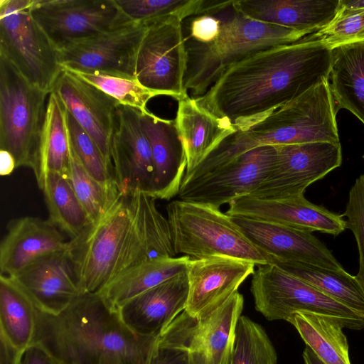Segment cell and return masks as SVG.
I'll return each instance as SVG.
<instances>
[{
	"label": "cell",
	"mask_w": 364,
	"mask_h": 364,
	"mask_svg": "<svg viewBox=\"0 0 364 364\" xmlns=\"http://www.w3.org/2000/svg\"><path fill=\"white\" fill-rule=\"evenodd\" d=\"M331 60V48L309 34L235 63L194 100L226 129L243 131L328 80Z\"/></svg>",
	"instance_id": "cell-1"
},
{
	"label": "cell",
	"mask_w": 364,
	"mask_h": 364,
	"mask_svg": "<svg viewBox=\"0 0 364 364\" xmlns=\"http://www.w3.org/2000/svg\"><path fill=\"white\" fill-rule=\"evenodd\" d=\"M155 200L141 191L119 193L98 220L68 242L80 294L98 293L142 262L176 256L168 221Z\"/></svg>",
	"instance_id": "cell-2"
},
{
	"label": "cell",
	"mask_w": 364,
	"mask_h": 364,
	"mask_svg": "<svg viewBox=\"0 0 364 364\" xmlns=\"http://www.w3.org/2000/svg\"><path fill=\"white\" fill-rule=\"evenodd\" d=\"M186 51L185 93L204 95L230 67L267 48L296 42L305 32L256 21L242 14L235 0H201L181 21Z\"/></svg>",
	"instance_id": "cell-3"
},
{
	"label": "cell",
	"mask_w": 364,
	"mask_h": 364,
	"mask_svg": "<svg viewBox=\"0 0 364 364\" xmlns=\"http://www.w3.org/2000/svg\"><path fill=\"white\" fill-rule=\"evenodd\" d=\"M33 342L60 364H149L159 336L134 333L98 293H83L58 315L36 306Z\"/></svg>",
	"instance_id": "cell-4"
},
{
	"label": "cell",
	"mask_w": 364,
	"mask_h": 364,
	"mask_svg": "<svg viewBox=\"0 0 364 364\" xmlns=\"http://www.w3.org/2000/svg\"><path fill=\"white\" fill-rule=\"evenodd\" d=\"M337 111L328 80H323L247 129L225 137L194 169V174L204 176L259 146L339 143Z\"/></svg>",
	"instance_id": "cell-5"
},
{
	"label": "cell",
	"mask_w": 364,
	"mask_h": 364,
	"mask_svg": "<svg viewBox=\"0 0 364 364\" xmlns=\"http://www.w3.org/2000/svg\"><path fill=\"white\" fill-rule=\"evenodd\" d=\"M176 255L191 259L227 257L268 264L264 254L220 208L175 200L166 208Z\"/></svg>",
	"instance_id": "cell-6"
},
{
	"label": "cell",
	"mask_w": 364,
	"mask_h": 364,
	"mask_svg": "<svg viewBox=\"0 0 364 364\" xmlns=\"http://www.w3.org/2000/svg\"><path fill=\"white\" fill-rule=\"evenodd\" d=\"M250 291L255 309L267 320L289 321L297 312L318 315L351 330L364 328L361 314L277 266H257Z\"/></svg>",
	"instance_id": "cell-7"
},
{
	"label": "cell",
	"mask_w": 364,
	"mask_h": 364,
	"mask_svg": "<svg viewBox=\"0 0 364 364\" xmlns=\"http://www.w3.org/2000/svg\"><path fill=\"white\" fill-rule=\"evenodd\" d=\"M48 95L0 55V149L12 154L16 168L36 167Z\"/></svg>",
	"instance_id": "cell-8"
},
{
	"label": "cell",
	"mask_w": 364,
	"mask_h": 364,
	"mask_svg": "<svg viewBox=\"0 0 364 364\" xmlns=\"http://www.w3.org/2000/svg\"><path fill=\"white\" fill-rule=\"evenodd\" d=\"M33 0H0V55L50 94L63 70L58 49L35 19Z\"/></svg>",
	"instance_id": "cell-9"
},
{
	"label": "cell",
	"mask_w": 364,
	"mask_h": 364,
	"mask_svg": "<svg viewBox=\"0 0 364 364\" xmlns=\"http://www.w3.org/2000/svg\"><path fill=\"white\" fill-rule=\"evenodd\" d=\"M244 298L238 291L202 318L185 311L159 334L158 345L181 350L188 364H230Z\"/></svg>",
	"instance_id": "cell-10"
},
{
	"label": "cell",
	"mask_w": 364,
	"mask_h": 364,
	"mask_svg": "<svg viewBox=\"0 0 364 364\" xmlns=\"http://www.w3.org/2000/svg\"><path fill=\"white\" fill-rule=\"evenodd\" d=\"M183 18L170 16L146 27L136 58L135 76L156 95L178 101L188 97L183 90L186 51L181 28Z\"/></svg>",
	"instance_id": "cell-11"
},
{
	"label": "cell",
	"mask_w": 364,
	"mask_h": 364,
	"mask_svg": "<svg viewBox=\"0 0 364 364\" xmlns=\"http://www.w3.org/2000/svg\"><path fill=\"white\" fill-rule=\"evenodd\" d=\"M267 177L249 196L283 200L304 196L308 186L342 164L341 143L309 142L274 146Z\"/></svg>",
	"instance_id": "cell-12"
},
{
	"label": "cell",
	"mask_w": 364,
	"mask_h": 364,
	"mask_svg": "<svg viewBox=\"0 0 364 364\" xmlns=\"http://www.w3.org/2000/svg\"><path fill=\"white\" fill-rule=\"evenodd\" d=\"M32 13L58 50L132 22L116 0H33Z\"/></svg>",
	"instance_id": "cell-13"
},
{
	"label": "cell",
	"mask_w": 364,
	"mask_h": 364,
	"mask_svg": "<svg viewBox=\"0 0 364 364\" xmlns=\"http://www.w3.org/2000/svg\"><path fill=\"white\" fill-rule=\"evenodd\" d=\"M275 158L274 146L257 147L202 178L181 184L178 196L220 208L250 195L267 177Z\"/></svg>",
	"instance_id": "cell-14"
},
{
	"label": "cell",
	"mask_w": 364,
	"mask_h": 364,
	"mask_svg": "<svg viewBox=\"0 0 364 364\" xmlns=\"http://www.w3.org/2000/svg\"><path fill=\"white\" fill-rule=\"evenodd\" d=\"M146 26L129 22L58 50L63 70L135 78L137 51Z\"/></svg>",
	"instance_id": "cell-15"
},
{
	"label": "cell",
	"mask_w": 364,
	"mask_h": 364,
	"mask_svg": "<svg viewBox=\"0 0 364 364\" xmlns=\"http://www.w3.org/2000/svg\"><path fill=\"white\" fill-rule=\"evenodd\" d=\"M110 152L119 193L127 196L141 191L150 195L154 167L139 110L117 107Z\"/></svg>",
	"instance_id": "cell-16"
},
{
	"label": "cell",
	"mask_w": 364,
	"mask_h": 364,
	"mask_svg": "<svg viewBox=\"0 0 364 364\" xmlns=\"http://www.w3.org/2000/svg\"><path fill=\"white\" fill-rule=\"evenodd\" d=\"M255 267L252 262L227 257L191 258L184 311L196 318L207 316L237 291L240 284L254 274Z\"/></svg>",
	"instance_id": "cell-17"
},
{
	"label": "cell",
	"mask_w": 364,
	"mask_h": 364,
	"mask_svg": "<svg viewBox=\"0 0 364 364\" xmlns=\"http://www.w3.org/2000/svg\"><path fill=\"white\" fill-rule=\"evenodd\" d=\"M230 217L266 257L344 270L331 252L312 232L265 220Z\"/></svg>",
	"instance_id": "cell-18"
},
{
	"label": "cell",
	"mask_w": 364,
	"mask_h": 364,
	"mask_svg": "<svg viewBox=\"0 0 364 364\" xmlns=\"http://www.w3.org/2000/svg\"><path fill=\"white\" fill-rule=\"evenodd\" d=\"M53 91L58 95L67 111L92 139L107 163L113 166L110 145L119 104L65 70L58 77Z\"/></svg>",
	"instance_id": "cell-19"
},
{
	"label": "cell",
	"mask_w": 364,
	"mask_h": 364,
	"mask_svg": "<svg viewBox=\"0 0 364 364\" xmlns=\"http://www.w3.org/2000/svg\"><path fill=\"white\" fill-rule=\"evenodd\" d=\"M226 213L275 223L310 232H320L336 236L346 228L343 214L316 205L304 196L283 200L241 197L230 203Z\"/></svg>",
	"instance_id": "cell-20"
},
{
	"label": "cell",
	"mask_w": 364,
	"mask_h": 364,
	"mask_svg": "<svg viewBox=\"0 0 364 364\" xmlns=\"http://www.w3.org/2000/svg\"><path fill=\"white\" fill-rule=\"evenodd\" d=\"M188 296L187 271L134 296L117 311L134 333L159 336L185 310Z\"/></svg>",
	"instance_id": "cell-21"
},
{
	"label": "cell",
	"mask_w": 364,
	"mask_h": 364,
	"mask_svg": "<svg viewBox=\"0 0 364 364\" xmlns=\"http://www.w3.org/2000/svg\"><path fill=\"white\" fill-rule=\"evenodd\" d=\"M13 277L48 314H59L80 294L68 248L41 257Z\"/></svg>",
	"instance_id": "cell-22"
},
{
	"label": "cell",
	"mask_w": 364,
	"mask_h": 364,
	"mask_svg": "<svg viewBox=\"0 0 364 364\" xmlns=\"http://www.w3.org/2000/svg\"><path fill=\"white\" fill-rule=\"evenodd\" d=\"M68 247L62 232L48 220L31 216L11 220L0 245L1 274L16 277L41 257Z\"/></svg>",
	"instance_id": "cell-23"
},
{
	"label": "cell",
	"mask_w": 364,
	"mask_h": 364,
	"mask_svg": "<svg viewBox=\"0 0 364 364\" xmlns=\"http://www.w3.org/2000/svg\"><path fill=\"white\" fill-rule=\"evenodd\" d=\"M140 118L149 141L154 167L149 196L156 200H171L178 196L187 167L175 120L162 119L148 109L140 112Z\"/></svg>",
	"instance_id": "cell-24"
},
{
	"label": "cell",
	"mask_w": 364,
	"mask_h": 364,
	"mask_svg": "<svg viewBox=\"0 0 364 364\" xmlns=\"http://www.w3.org/2000/svg\"><path fill=\"white\" fill-rule=\"evenodd\" d=\"M249 18L307 34L327 26L336 17L339 0H235Z\"/></svg>",
	"instance_id": "cell-25"
},
{
	"label": "cell",
	"mask_w": 364,
	"mask_h": 364,
	"mask_svg": "<svg viewBox=\"0 0 364 364\" xmlns=\"http://www.w3.org/2000/svg\"><path fill=\"white\" fill-rule=\"evenodd\" d=\"M174 120L187 161L185 175L191 173L225 137L235 133L190 97L178 101Z\"/></svg>",
	"instance_id": "cell-26"
},
{
	"label": "cell",
	"mask_w": 364,
	"mask_h": 364,
	"mask_svg": "<svg viewBox=\"0 0 364 364\" xmlns=\"http://www.w3.org/2000/svg\"><path fill=\"white\" fill-rule=\"evenodd\" d=\"M329 85L336 109H348L364 124V41L331 49Z\"/></svg>",
	"instance_id": "cell-27"
},
{
	"label": "cell",
	"mask_w": 364,
	"mask_h": 364,
	"mask_svg": "<svg viewBox=\"0 0 364 364\" xmlns=\"http://www.w3.org/2000/svg\"><path fill=\"white\" fill-rule=\"evenodd\" d=\"M190 259L183 255L142 262L118 274L98 294L117 311L139 294L186 272Z\"/></svg>",
	"instance_id": "cell-28"
},
{
	"label": "cell",
	"mask_w": 364,
	"mask_h": 364,
	"mask_svg": "<svg viewBox=\"0 0 364 364\" xmlns=\"http://www.w3.org/2000/svg\"><path fill=\"white\" fill-rule=\"evenodd\" d=\"M70 157V137L67 109L58 95L51 92L48 97L44 123L33 171L42 189L48 173L67 174Z\"/></svg>",
	"instance_id": "cell-29"
},
{
	"label": "cell",
	"mask_w": 364,
	"mask_h": 364,
	"mask_svg": "<svg viewBox=\"0 0 364 364\" xmlns=\"http://www.w3.org/2000/svg\"><path fill=\"white\" fill-rule=\"evenodd\" d=\"M36 305L13 277L0 274V333L23 353L33 343Z\"/></svg>",
	"instance_id": "cell-30"
},
{
	"label": "cell",
	"mask_w": 364,
	"mask_h": 364,
	"mask_svg": "<svg viewBox=\"0 0 364 364\" xmlns=\"http://www.w3.org/2000/svg\"><path fill=\"white\" fill-rule=\"evenodd\" d=\"M289 274L311 285L350 309L364 314V290L355 276L345 269L337 271L314 264L266 257Z\"/></svg>",
	"instance_id": "cell-31"
},
{
	"label": "cell",
	"mask_w": 364,
	"mask_h": 364,
	"mask_svg": "<svg viewBox=\"0 0 364 364\" xmlns=\"http://www.w3.org/2000/svg\"><path fill=\"white\" fill-rule=\"evenodd\" d=\"M325 364H351L348 344L338 323L308 313L294 314L289 321Z\"/></svg>",
	"instance_id": "cell-32"
},
{
	"label": "cell",
	"mask_w": 364,
	"mask_h": 364,
	"mask_svg": "<svg viewBox=\"0 0 364 364\" xmlns=\"http://www.w3.org/2000/svg\"><path fill=\"white\" fill-rule=\"evenodd\" d=\"M41 190L48 210V220L70 240L91 223L65 175L48 173Z\"/></svg>",
	"instance_id": "cell-33"
},
{
	"label": "cell",
	"mask_w": 364,
	"mask_h": 364,
	"mask_svg": "<svg viewBox=\"0 0 364 364\" xmlns=\"http://www.w3.org/2000/svg\"><path fill=\"white\" fill-rule=\"evenodd\" d=\"M276 350L262 326L240 316L230 364H277Z\"/></svg>",
	"instance_id": "cell-34"
},
{
	"label": "cell",
	"mask_w": 364,
	"mask_h": 364,
	"mask_svg": "<svg viewBox=\"0 0 364 364\" xmlns=\"http://www.w3.org/2000/svg\"><path fill=\"white\" fill-rule=\"evenodd\" d=\"M66 177L91 223L108 209L119 192L109 191L94 179L77 158L70 141V157Z\"/></svg>",
	"instance_id": "cell-35"
},
{
	"label": "cell",
	"mask_w": 364,
	"mask_h": 364,
	"mask_svg": "<svg viewBox=\"0 0 364 364\" xmlns=\"http://www.w3.org/2000/svg\"><path fill=\"white\" fill-rule=\"evenodd\" d=\"M67 124L71 146L83 168L105 188L119 192L113 166L107 163L92 139L68 111Z\"/></svg>",
	"instance_id": "cell-36"
},
{
	"label": "cell",
	"mask_w": 364,
	"mask_h": 364,
	"mask_svg": "<svg viewBox=\"0 0 364 364\" xmlns=\"http://www.w3.org/2000/svg\"><path fill=\"white\" fill-rule=\"evenodd\" d=\"M68 71L112 97L120 105L132 107L141 112L146 111L147 102L157 96L135 78L103 73Z\"/></svg>",
	"instance_id": "cell-37"
},
{
	"label": "cell",
	"mask_w": 364,
	"mask_h": 364,
	"mask_svg": "<svg viewBox=\"0 0 364 364\" xmlns=\"http://www.w3.org/2000/svg\"><path fill=\"white\" fill-rule=\"evenodd\" d=\"M201 0H116L123 13L134 23L148 26L170 16L183 19L198 9Z\"/></svg>",
	"instance_id": "cell-38"
},
{
	"label": "cell",
	"mask_w": 364,
	"mask_h": 364,
	"mask_svg": "<svg viewBox=\"0 0 364 364\" xmlns=\"http://www.w3.org/2000/svg\"><path fill=\"white\" fill-rule=\"evenodd\" d=\"M311 35L331 49L344 44L364 41V11H338L327 26Z\"/></svg>",
	"instance_id": "cell-39"
},
{
	"label": "cell",
	"mask_w": 364,
	"mask_h": 364,
	"mask_svg": "<svg viewBox=\"0 0 364 364\" xmlns=\"http://www.w3.org/2000/svg\"><path fill=\"white\" fill-rule=\"evenodd\" d=\"M343 215L346 228L354 235L359 253V269L355 276L364 290V174L356 178L349 191Z\"/></svg>",
	"instance_id": "cell-40"
},
{
	"label": "cell",
	"mask_w": 364,
	"mask_h": 364,
	"mask_svg": "<svg viewBox=\"0 0 364 364\" xmlns=\"http://www.w3.org/2000/svg\"><path fill=\"white\" fill-rule=\"evenodd\" d=\"M149 364H188L187 355L181 350L158 345Z\"/></svg>",
	"instance_id": "cell-41"
},
{
	"label": "cell",
	"mask_w": 364,
	"mask_h": 364,
	"mask_svg": "<svg viewBox=\"0 0 364 364\" xmlns=\"http://www.w3.org/2000/svg\"><path fill=\"white\" fill-rule=\"evenodd\" d=\"M21 364H60L40 343L33 342L24 352Z\"/></svg>",
	"instance_id": "cell-42"
},
{
	"label": "cell",
	"mask_w": 364,
	"mask_h": 364,
	"mask_svg": "<svg viewBox=\"0 0 364 364\" xmlns=\"http://www.w3.org/2000/svg\"><path fill=\"white\" fill-rule=\"evenodd\" d=\"M23 354L0 333V364H21Z\"/></svg>",
	"instance_id": "cell-43"
},
{
	"label": "cell",
	"mask_w": 364,
	"mask_h": 364,
	"mask_svg": "<svg viewBox=\"0 0 364 364\" xmlns=\"http://www.w3.org/2000/svg\"><path fill=\"white\" fill-rule=\"evenodd\" d=\"M16 168V161L12 154L3 149H0V174L9 176Z\"/></svg>",
	"instance_id": "cell-44"
},
{
	"label": "cell",
	"mask_w": 364,
	"mask_h": 364,
	"mask_svg": "<svg viewBox=\"0 0 364 364\" xmlns=\"http://www.w3.org/2000/svg\"><path fill=\"white\" fill-rule=\"evenodd\" d=\"M338 11L343 12L363 11L364 0H339Z\"/></svg>",
	"instance_id": "cell-45"
},
{
	"label": "cell",
	"mask_w": 364,
	"mask_h": 364,
	"mask_svg": "<svg viewBox=\"0 0 364 364\" xmlns=\"http://www.w3.org/2000/svg\"><path fill=\"white\" fill-rule=\"evenodd\" d=\"M302 356L304 364H325L308 346L304 350Z\"/></svg>",
	"instance_id": "cell-46"
},
{
	"label": "cell",
	"mask_w": 364,
	"mask_h": 364,
	"mask_svg": "<svg viewBox=\"0 0 364 364\" xmlns=\"http://www.w3.org/2000/svg\"><path fill=\"white\" fill-rule=\"evenodd\" d=\"M363 158L364 159V154L363 155Z\"/></svg>",
	"instance_id": "cell-47"
}]
</instances>
